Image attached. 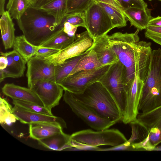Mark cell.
Returning <instances> with one entry per match:
<instances>
[{
	"label": "cell",
	"instance_id": "1",
	"mask_svg": "<svg viewBox=\"0 0 161 161\" xmlns=\"http://www.w3.org/2000/svg\"><path fill=\"white\" fill-rule=\"evenodd\" d=\"M139 30L134 33L116 32L108 36L109 44L124 67V83L126 92L135 75L145 82L150 68L151 43L140 41Z\"/></svg>",
	"mask_w": 161,
	"mask_h": 161
},
{
	"label": "cell",
	"instance_id": "2",
	"mask_svg": "<svg viewBox=\"0 0 161 161\" xmlns=\"http://www.w3.org/2000/svg\"><path fill=\"white\" fill-rule=\"evenodd\" d=\"M23 35L30 42L40 46L63 30L54 17L41 8L30 6L17 20Z\"/></svg>",
	"mask_w": 161,
	"mask_h": 161
},
{
	"label": "cell",
	"instance_id": "3",
	"mask_svg": "<svg viewBox=\"0 0 161 161\" xmlns=\"http://www.w3.org/2000/svg\"><path fill=\"white\" fill-rule=\"evenodd\" d=\"M72 94L101 117L116 123L122 121L123 116L117 104L100 82H97L89 86L81 94Z\"/></svg>",
	"mask_w": 161,
	"mask_h": 161
},
{
	"label": "cell",
	"instance_id": "4",
	"mask_svg": "<svg viewBox=\"0 0 161 161\" xmlns=\"http://www.w3.org/2000/svg\"><path fill=\"white\" fill-rule=\"evenodd\" d=\"M161 105V49L152 51L147 76L144 83L139 106L141 113Z\"/></svg>",
	"mask_w": 161,
	"mask_h": 161
},
{
	"label": "cell",
	"instance_id": "5",
	"mask_svg": "<svg viewBox=\"0 0 161 161\" xmlns=\"http://www.w3.org/2000/svg\"><path fill=\"white\" fill-rule=\"evenodd\" d=\"M70 139L73 147L76 149L83 146L97 147L108 145L115 147L127 141L118 130L109 128L100 130L90 129L80 130L71 135Z\"/></svg>",
	"mask_w": 161,
	"mask_h": 161
},
{
	"label": "cell",
	"instance_id": "6",
	"mask_svg": "<svg viewBox=\"0 0 161 161\" xmlns=\"http://www.w3.org/2000/svg\"><path fill=\"white\" fill-rule=\"evenodd\" d=\"M63 97L64 101L74 113L95 130L108 129L116 123L101 117L92 108L78 100L68 91H64Z\"/></svg>",
	"mask_w": 161,
	"mask_h": 161
},
{
	"label": "cell",
	"instance_id": "7",
	"mask_svg": "<svg viewBox=\"0 0 161 161\" xmlns=\"http://www.w3.org/2000/svg\"><path fill=\"white\" fill-rule=\"evenodd\" d=\"M124 67L119 61L111 64L98 81L111 94L122 114L124 111L126 91L124 83Z\"/></svg>",
	"mask_w": 161,
	"mask_h": 161
},
{
	"label": "cell",
	"instance_id": "8",
	"mask_svg": "<svg viewBox=\"0 0 161 161\" xmlns=\"http://www.w3.org/2000/svg\"><path fill=\"white\" fill-rule=\"evenodd\" d=\"M111 64H106L91 70H81L70 75L59 85L64 91L74 94L82 93L89 86L98 82Z\"/></svg>",
	"mask_w": 161,
	"mask_h": 161
},
{
	"label": "cell",
	"instance_id": "9",
	"mask_svg": "<svg viewBox=\"0 0 161 161\" xmlns=\"http://www.w3.org/2000/svg\"><path fill=\"white\" fill-rule=\"evenodd\" d=\"M86 28L94 40L107 35L114 28L103 9L94 2L84 12Z\"/></svg>",
	"mask_w": 161,
	"mask_h": 161
},
{
	"label": "cell",
	"instance_id": "10",
	"mask_svg": "<svg viewBox=\"0 0 161 161\" xmlns=\"http://www.w3.org/2000/svg\"><path fill=\"white\" fill-rule=\"evenodd\" d=\"M93 42V39L85 31L77 35L75 40L67 47L44 58L47 62L57 65L83 54L91 47Z\"/></svg>",
	"mask_w": 161,
	"mask_h": 161
},
{
	"label": "cell",
	"instance_id": "11",
	"mask_svg": "<svg viewBox=\"0 0 161 161\" xmlns=\"http://www.w3.org/2000/svg\"><path fill=\"white\" fill-rule=\"evenodd\" d=\"M30 88L36 93L43 106L51 111L59 104L64 91L54 81L46 79L36 81Z\"/></svg>",
	"mask_w": 161,
	"mask_h": 161
},
{
	"label": "cell",
	"instance_id": "12",
	"mask_svg": "<svg viewBox=\"0 0 161 161\" xmlns=\"http://www.w3.org/2000/svg\"><path fill=\"white\" fill-rule=\"evenodd\" d=\"M144 82L136 75L126 92L125 105L122 121L125 124L136 120Z\"/></svg>",
	"mask_w": 161,
	"mask_h": 161
},
{
	"label": "cell",
	"instance_id": "13",
	"mask_svg": "<svg viewBox=\"0 0 161 161\" xmlns=\"http://www.w3.org/2000/svg\"><path fill=\"white\" fill-rule=\"evenodd\" d=\"M27 64L26 75L28 87L38 80L54 81L55 66L47 62L44 58L33 56L27 62Z\"/></svg>",
	"mask_w": 161,
	"mask_h": 161
},
{
	"label": "cell",
	"instance_id": "14",
	"mask_svg": "<svg viewBox=\"0 0 161 161\" xmlns=\"http://www.w3.org/2000/svg\"><path fill=\"white\" fill-rule=\"evenodd\" d=\"M13 111L17 119L23 124L30 125L44 123H53L60 125L63 129L67 128L65 121L60 117L31 112L15 105L13 107Z\"/></svg>",
	"mask_w": 161,
	"mask_h": 161
},
{
	"label": "cell",
	"instance_id": "15",
	"mask_svg": "<svg viewBox=\"0 0 161 161\" xmlns=\"http://www.w3.org/2000/svg\"><path fill=\"white\" fill-rule=\"evenodd\" d=\"M0 54L6 57L8 60L7 67L0 70V82L6 78H18L22 77L26 69L27 62L16 51L0 52Z\"/></svg>",
	"mask_w": 161,
	"mask_h": 161
},
{
	"label": "cell",
	"instance_id": "16",
	"mask_svg": "<svg viewBox=\"0 0 161 161\" xmlns=\"http://www.w3.org/2000/svg\"><path fill=\"white\" fill-rule=\"evenodd\" d=\"M3 93L12 99L32 103L43 106V104L35 92L31 89L16 85L13 83H6L2 88Z\"/></svg>",
	"mask_w": 161,
	"mask_h": 161
},
{
	"label": "cell",
	"instance_id": "17",
	"mask_svg": "<svg viewBox=\"0 0 161 161\" xmlns=\"http://www.w3.org/2000/svg\"><path fill=\"white\" fill-rule=\"evenodd\" d=\"M108 37L107 34L94 39L92 46L88 49L95 52L103 65L112 64L119 61L109 44Z\"/></svg>",
	"mask_w": 161,
	"mask_h": 161
},
{
	"label": "cell",
	"instance_id": "18",
	"mask_svg": "<svg viewBox=\"0 0 161 161\" xmlns=\"http://www.w3.org/2000/svg\"><path fill=\"white\" fill-rule=\"evenodd\" d=\"M151 11L147 7L143 8H131L124 10V13L130 21L131 26H133L141 31L146 29L153 18Z\"/></svg>",
	"mask_w": 161,
	"mask_h": 161
},
{
	"label": "cell",
	"instance_id": "19",
	"mask_svg": "<svg viewBox=\"0 0 161 161\" xmlns=\"http://www.w3.org/2000/svg\"><path fill=\"white\" fill-rule=\"evenodd\" d=\"M63 128L54 123H44L29 125L30 137L37 141L62 132Z\"/></svg>",
	"mask_w": 161,
	"mask_h": 161
},
{
	"label": "cell",
	"instance_id": "20",
	"mask_svg": "<svg viewBox=\"0 0 161 161\" xmlns=\"http://www.w3.org/2000/svg\"><path fill=\"white\" fill-rule=\"evenodd\" d=\"M1 16L0 27L4 49L7 50L13 47L16 37L15 29L12 19L7 11Z\"/></svg>",
	"mask_w": 161,
	"mask_h": 161
},
{
	"label": "cell",
	"instance_id": "21",
	"mask_svg": "<svg viewBox=\"0 0 161 161\" xmlns=\"http://www.w3.org/2000/svg\"><path fill=\"white\" fill-rule=\"evenodd\" d=\"M41 145L48 149L62 151L73 147L71 143L70 135L63 132L54 134L38 141Z\"/></svg>",
	"mask_w": 161,
	"mask_h": 161
},
{
	"label": "cell",
	"instance_id": "22",
	"mask_svg": "<svg viewBox=\"0 0 161 161\" xmlns=\"http://www.w3.org/2000/svg\"><path fill=\"white\" fill-rule=\"evenodd\" d=\"M87 53L86 51L80 55L68 59L63 63L55 66V81L59 84L67 78L79 61Z\"/></svg>",
	"mask_w": 161,
	"mask_h": 161
},
{
	"label": "cell",
	"instance_id": "23",
	"mask_svg": "<svg viewBox=\"0 0 161 161\" xmlns=\"http://www.w3.org/2000/svg\"><path fill=\"white\" fill-rule=\"evenodd\" d=\"M161 142V127H153L149 130L147 137L139 143L132 144L135 150L153 151Z\"/></svg>",
	"mask_w": 161,
	"mask_h": 161
},
{
	"label": "cell",
	"instance_id": "24",
	"mask_svg": "<svg viewBox=\"0 0 161 161\" xmlns=\"http://www.w3.org/2000/svg\"><path fill=\"white\" fill-rule=\"evenodd\" d=\"M13 47L27 62L35 56L40 46L31 44L22 35L15 37Z\"/></svg>",
	"mask_w": 161,
	"mask_h": 161
},
{
	"label": "cell",
	"instance_id": "25",
	"mask_svg": "<svg viewBox=\"0 0 161 161\" xmlns=\"http://www.w3.org/2000/svg\"><path fill=\"white\" fill-rule=\"evenodd\" d=\"M53 16L57 23L62 25L66 14L67 0H53L41 8Z\"/></svg>",
	"mask_w": 161,
	"mask_h": 161
},
{
	"label": "cell",
	"instance_id": "26",
	"mask_svg": "<svg viewBox=\"0 0 161 161\" xmlns=\"http://www.w3.org/2000/svg\"><path fill=\"white\" fill-rule=\"evenodd\" d=\"M87 51V53L79 61L69 76L80 71L91 70L103 66L94 51Z\"/></svg>",
	"mask_w": 161,
	"mask_h": 161
},
{
	"label": "cell",
	"instance_id": "27",
	"mask_svg": "<svg viewBox=\"0 0 161 161\" xmlns=\"http://www.w3.org/2000/svg\"><path fill=\"white\" fill-rule=\"evenodd\" d=\"M136 119L149 130L161 127V105L147 112L138 114Z\"/></svg>",
	"mask_w": 161,
	"mask_h": 161
},
{
	"label": "cell",
	"instance_id": "28",
	"mask_svg": "<svg viewBox=\"0 0 161 161\" xmlns=\"http://www.w3.org/2000/svg\"><path fill=\"white\" fill-rule=\"evenodd\" d=\"M76 38V36L70 37L63 30L40 46L61 50L72 43Z\"/></svg>",
	"mask_w": 161,
	"mask_h": 161
},
{
	"label": "cell",
	"instance_id": "29",
	"mask_svg": "<svg viewBox=\"0 0 161 161\" xmlns=\"http://www.w3.org/2000/svg\"><path fill=\"white\" fill-rule=\"evenodd\" d=\"M103 9L115 28H121L127 25L126 17L123 11L113 6L102 3H98Z\"/></svg>",
	"mask_w": 161,
	"mask_h": 161
},
{
	"label": "cell",
	"instance_id": "30",
	"mask_svg": "<svg viewBox=\"0 0 161 161\" xmlns=\"http://www.w3.org/2000/svg\"><path fill=\"white\" fill-rule=\"evenodd\" d=\"M130 124L132 134L130 137L127 141L129 144L139 143L146 139L148 136L149 130L145 126L137 119Z\"/></svg>",
	"mask_w": 161,
	"mask_h": 161
},
{
	"label": "cell",
	"instance_id": "31",
	"mask_svg": "<svg viewBox=\"0 0 161 161\" xmlns=\"http://www.w3.org/2000/svg\"><path fill=\"white\" fill-rule=\"evenodd\" d=\"M30 6L27 0H8L6 9L12 19L18 20Z\"/></svg>",
	"mask_w": 161,
	"mask_h": 161
},
{
	"label": "cell",
	"instance_id": "32",
	"mask_svg": "<svg viewBox=\"0 0 161 161\" xmlns=\"http://www.w3.org/2000/svg\"><path fill=\"white\" fill-rule=\"evenodd\" d=\"M0 123L10 125L17 120L13 113V108L5 98L0 97Z\"/></svg>",
	"mask_w": 161,
	"mask_h": 161
},
{
	"label": "cell",
	"instance_id": "33",
	"mask_svg": "<svg viewBox=\"0 0 161 161\" xmlns=\"http://www.w3.org/2000/svg\"><path fill=\"white\" fill-rule=\"evenodd\" d=\"M12 100V103L14 105L21 107L29 111L49 115H53L51 111L44 106L31 102L16 99Z\"/></svg>",
	"mask_w": 161,
	"mask_h": 161
},
{
	"label": "cell",
	"instance_id": "34",
	"mask_svg": "<svg viewBox=\"0 0 161 161\" xmlns=\"http://www.w3.org/2000/svg\"><path fill=\"white\" fill-rule=\"evenodd\" d=\"M93 2V0H67L66 14L84 12Z\"/></svg>",
	"mask_w": 161,
	"mask_h": 161
},
{
	"label": "cell",
	"instance_id": "35",
	"mask_svg": "<svg viewBox=\"0 0 161 161\" xmlns=\"http://www.w3.org/2000/svg\"><path fill=\"white\" fill-rule=\"evenodd\" d=\"M66 22L77 27H82L86 28L84 12L66 14L62 21V24L63 25L64 23Z\"/></svg>",
	"mask_w": 161,
	"mask_h": 161
},
{
	"label": "cell",
	"instance_id": "36",
	"mask_svg": "<svg viewBox=\"0 0 161 161\" xmlns=\"http://www.w3.org/2000/svg\"><path fill=\"white\" fill-rule=\"evenodd\" d=\"M145 35L147 38L161 45V26H148Z\"/></svg>",
	"mask_w": 161,
	"mask_h": 161
},
{
	"label": "cell",
	"instance_id": "37",
	"mask_svg": "<svg viewBox=\"0 0 161 161\" xmlns=\"http://www.w3.org/2000/svg\"><path fill=\"white\" fill-rule=\"evenodd\" d=\"M123 8V10L131 8H143L147 7V4L143 0H116Z\"/></svg>",
	"mask_w": 161,
	"mask_h": 161
},
{
	"label": "cell",
	"instance_id": "38",
	"mask_svg": "<svg viewBox=\"0 0 161 161\" xmlns=\"http://www.w3.org/2000/svg\"><path fill=\"white\" fill-rule=\"evenodd\" d=\"M60 50L58 49L47 47H43L40 46L35 56L44 58L56 53Z\"/></svg>",
	"mask_w": 161,
	"mask_h": 161
},
{
	"label": "cell",
	"instance_id": "39",
	"mask_svg": "<svg viewBox=\"0 0 161 161\" xmlns=\"http://www.w3.org/2000/svg\"><path fill=\"white\" fill-rule=\"evenodd\" d=\"M63 31L70 37L75 36V33L77 29V27L67 22L63 24Z\"/></svg>",
	"mask_w": 161,
	"mask_h": 161
},
{
	"label": "cell",
	"instance_id": "40",
	"mask_svg": "<svg viewBox=\"0 0 161 161\" xmlns=\"http://www.w3.org/2000/svg\"><path fill=\"white\" fill-rule=\"evenodd\" d=\"M93 2L97 3H102L111 5L119 9L124 12L123 8L116 0H93Z\"/></svg>",
	"mask_w": 161,
	"mask_h": 161
},
{
	"label": "cell",
	"instance_id": "41",
	"mask_svg": "<svg viewBox=\"0 0 161 161\" xmlns=\"http://www.w3.org/2000/svg\"><path fill=\"white\" fill-rule=\"evenodd\" d=\"M161 26V16L153 18L148 23V26Z\"/></svg>",
	"mask_w": 161,
	"mask_h": 161
},
{
	"label": "cell",
	"instance_id": "42",
	"mask_svg": "<svg viewBox=\"0 0 161 161\" xmlns=\"http://www.w3.org/2000/svg\"><path fill=\"white\" fill-rule=\"evenodd\" d=\"M53 0H37L35 5L33 7L40 8L42 6L49 3Z\"/></svg>",
	"mask_w": 161,
	"mask_h": 161
},
{
	"label": "cell",
	"instance_id": "43",
	"mask_svg": "<svg viewBox=\"0 0 161 161\" xmlns=\"http://www.w3.org/2000/svg\"><path fill=\"white\" fill-rule=\"evenodd\" d=\"M8 60L6 58L1 56L0 57V70H3L7 66Z\"/></svg>",
	"mask_w": 161,
	"mask_h": 161
},
{
	"label": "cell",
	"instance_id": "44",
	"mask_svg": "<svg viewBox=\"0 0 161 161\" xmlns=\"http://www.w3.org/2000/svg\"><path fill=\"white\" fill-rule=\"evenodd\" d=\"M5 0H0V15H1L5 11L4 10V5Z\"/></svg>",
	"mask_w": 161,
	"mask_h": 161
},
{
	"label": "cell",
	"instance_id": "45",
	"mask_svg": "<svg viewBox=\"0 0 161 161\" xmlns=\"http://www.w3.org/2000/svg\"><path fill=\"white\" fill-rule=\"evenodd\" d=\"M31 6L33 7L36 3L37 0H27Z\"/></svg>",
	"mask_w": 161,
	"mask_h": 161
},
{
	"label": "cell",
	"instance_id": "46",
	"mask_svg": "<svg viewBox=\"0 0 161 161\" xmlns=\"http://www.w3.org/2000/svg\"><path fill=\"white\" fill-rule=\"evenodd\" d=\"M153 151H161V145L156 147L154 149Z\"/></svg>",
	"mask_w": 161,
	"mask_h": 161
},
{
	"label": "cell",
	"instance_id": "47",
	"mask_svg": "<svg viewBox=\"0 0 161 161\" xmlns=\"http://www.w3.org/2000/svg\"><path fill=\"white\" fill-rule=\"evenodd\" d=\"M153 0H149V1H152ZM158 0V1H161V0Z\"/></svg>",
	"mask_w": 161,
	"mask_h": 161
}]
</instances>
